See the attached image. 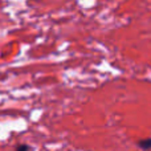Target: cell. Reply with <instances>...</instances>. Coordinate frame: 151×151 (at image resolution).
<instances>
[{
	"label": "cell",
	"instance_id": "cell-1",
	"mask_svg": "<svg viewBox=\"0 0 151 151\" xmlns=\"http://www.w3.org/2000/svg\"><path fill=\"white\" fill-rule=\"evenodd\" d=\"M138 146L141 147L142 150H145V151L151 150V138H146V139H142V141H139L138 142Z\"/></svg>",
	"mask_w": 151,
	"mask_h": 151
},
{
	"label": "cell",
	"instance_id": "cell-2",
	"mask_svg": "<svg viewBox=\"0 0 151 151\" xmlns=\"http://www.w3.org/2000/svg\"><path fill=\"white\" fill-rule=\"evenodd\" d=\"M31 150H32L31 146H28V145H25V143H20L15 147V151H31Z\"/></svg>",
	"mask_w": 151,
	"mask_h": 151
}]
</instances>
